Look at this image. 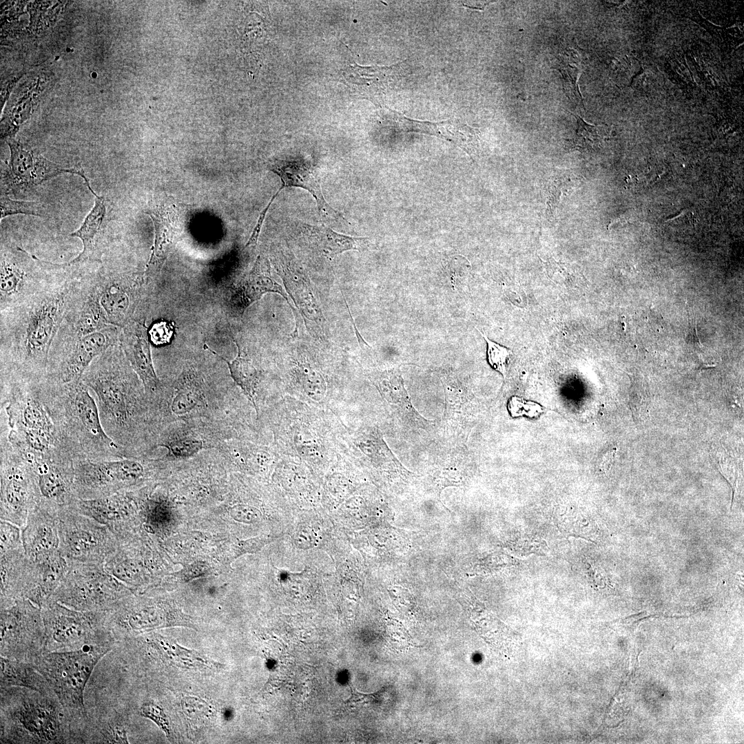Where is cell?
<instances>
[{"label": "cell", "instance_id": "ee69618b", "mask_svg": "<svg viewBox=\"0 0 744 744\" xmlns=\"http://www.w3.org/2000/svg\"><path fill=\"white\" fill-rule=\"evenodd\" d=\"M231 516L236 521L252 524L258 521L261 516L260 511L247 505H236L230 510Z\"/></svg>", "mask_w": 744, "mask_h": 744}, {"label": "cell", "instance_id": "5b68a950", "mask_svg": "<svg viewBox=\"0 0 744 744\" xmlns=\"http://www.w3.org/2000/svg\"><path fill=\"white\" fill-rule=\"evenodd\" d=\"M111 650L107 647L91 646L72 651L45 652L32 663L65 710L75 743H79L87 717L86 685L96 665Z\"/></svg>", "mask_w": 744, "mask_h": 744}, {"label": "cell", "instance_id": "8992f818", "mask_svg": "<svg viewBox=\"0 0 744 744\" xmlns=\"http://www.w3.org/2000/svg\"><path fill=\"white\" fill-rule=\"evenodd\" d=\"M41 609L45 626L44 652L114 647L116 641L106 626L105 611L76 610L51 599Z\"/></svg>", "mask_w": 744, "mask_h": 744}, {"label": "cell", "instance_id": "d590c367", "mask_svg": "<svg viewBox=\"0 0 744 744\" xmlns=\"http://www.w3.org/2000/svg\"><path fill=\"white\" fill-rule=\"evenodd\" d=\"M630 406L632 417L637 422H643L649 415V396L641 382L636 380L632 383L630 393Z\"/></svg>", "mask_w": 744, "mask_h": 744}, {"label": "cell", "instance_id": "2e32d148", "mask_svg": "<svg viewBox=\"0 0 744 744\" xmlns=\"http://www.w3.org/2000/svg\"><path fill=\"white\" fill-rule=\"evenodd\" d=\"M36 257V256H35ZM40 264L31 269L10 254L2 252L0 271V311L14 305L37 292L52 273L48 261L36 257Z\"/></svg>", "mask_w": 744, "mask_h": 744}, {"label": "cell", "instance_id": "484cf974", "mask_svg": "<svg viewBox=\"0 0 744 744\" xmlns=\"http://www.w3.org/2000/svg\"><path fill=\"white\" fill-rule=\"evenodd\" d=\"M70 566V562L60 550L47 558L35 561L33 583L25 599L41 608L51 599Z\"/></svg>", "mask_w": 744, "mask_h": 744}, {"label": "cell", "instance_id": "7a4b0ae2", "mask_svg": "<svg viewBox=\"0 0 744 744\" xmlns=\"http://www.w3.org/2000/svg\"><path fill=\"white\" fill-rule=\"evenodd\" d=\"M41 392L52 418L75 461L126 457L124 451L105 433L96 400L82 379L59 384L44 378Z\"/></svg>", "mask_w": 744, "mask_h": 744}, {"label": "cell", "instance_id": "836d02e7", "mask_svg": "<svg viewBox=\"0 0 744 744\" xmlns=\"http://www.w3.org/2000/svg\"><path fill=\"white\" fill-rule=\"evenodd\" d=\"M0 219L6 216L15 214H25L39 217L45 215L43 206L34 201H24L14 200L4 194H1L0 199Z\"/></svg>", "mask_w": 744, "mask_h": 744}, {"label": "cell", "instance_id": "ab89813d", "mask_svg": "<svg viewBox=\"0 0 744 744\" xmlns=\"http://www.w3.org/2000/svg\"><path fill=\"white\" fill-rule=\"evenodd\" d=\"M569 185V180L564 178L557 179L549 186L546 199V214L548 217L552 218L555 215L563 194L561 190L568 189Z\"/></svg>", "mask_w": 744, "mask_h": 744}, {"label": "cell", "instance_id": "44dd1931", "mask_svg": "<svg viewBox=\"0 0 744 744\" xmlns=\"http://www.w3.org/2000/svg\"><path fill=\"white\" fill-rule=\"evenodd\" d=\"M0 608H6L25 599L34 574L35 562L24 549L0 552Z\"/></svg>", "mask_w": 744, "mask_h": 744}, {"label": "cell", "instance_id": "8fae6325", "mask_svg": "<svg viewBox=\"0 0 744 744\" xmlns=\"http://www.w3.org/2000/svg\"><path fill=\"white\" fill-rule=\"evenodd\" d=\"M120 327L105 328L77 338L54 339L50 348L45 379L65 384L82 379L90 364L120 340Z\"/></svg>", "mask_w": 744, "mask_h": 744}, {"label": "cell", "instance_id": "9c48e42d", "mask_svg": "<svg viewBox=\"0 0 744 744\" xmlns=\"http://www.w3.org/2000/svg\"><path fill=\"white\" fill-rule=\"evenodd\" d=\"M58 527L59 550L70 562L104 564L119 545L106 525L82 513L74 505L59 510Z\"/></svg>", "mask_w": 744, "mask_h": 744}, {"label": "cell", "instance_id": "d4e9b609", "mask_svg": "<svg viewBox=\"0 0 744 744\" xmlns=\"http://www.w3.org/2000/svg\"><path fill=\"white\" fill-rule=\"evenodd\" d=\"M268 292L281 295L291 307L294 315L296 314L286 291L272 278L268 260L259 255L252 269L242 278L238 285L233 300L238 311L242 314L251 304Z\"/></svg>", "mask_w": 744, "mask_h": 744}, {"label": "cell", "instance_id": "4316f807", "mask_svg": "<svg viewBox=\"0 0 744 744\" xmlns=\"http://www.w3.org/2000/svg\"><path fill=\"white\" fill-rule=\"evenodd\" d=\"M302 231L313 247L330 258L346 251L359 250L367 242V238L346 236L322 225H302Z\"/></svg>", "mask_w": 744, "mask_h": 744}, {"label": "cell", "instance_id": "83f0119b", "mask_svg": "<svg viewBox=\"0 0 744 744\" xmlns=\"http://www.w3.org/2000/svg\"><path fill=\"white\" fill-rule=\"evenodd\" d=\"M0 665V688L23 687L44 694L54 693L48 681L33 664L1 656Z\"/></svg>", "mask_w": 744, "mask_h": 744}, {"label": "cell", "instance_id": "f546056e", "mask_svg": "<svg viewBox=\"0 0 744 744\" xmlns=\"http://www.w3.org/2000/svg\"><path fill=\"white\" fill-rule=\"evenodd\" d=\"M400 65L391 67H360L351 66L353 72L358 76L356 84L359 92L371 101H378V97L385 92L397 76Z\"/></svg>", "mask_w": 744, "mask_h": 744}, {"label": "cell", "instance_id": "4dcf8cb0", "mask_svg": "<svg viewBox=\"0 0 744 744\" xmlns=\"http://www.w3.org/2000/svg\"><path fill=\"white\" fill-rule=\"evenodd\" d=\"M234 342L238 347V352L237 357L232 362H229L219 355L214 351L211 350L206 344H204V349L209 350L216 356L219 357L227 362L231 376L234 380L241 387L249 397H252L254 388L257 382V371L249 359L242 354L241 348L236 340H234Z\"/></svg>", "mask_w": 744, "mask_h": 744}, {"label": "cell", "instance_id": "7c38bea8", "mask_svg": "<svg viewBox=\"0 0 744 744\" xmlns=\"http://www.w3.org/2000/svg\"><path fill=\"white\" fill-rule=\"evenodd\" d=\"M0 654L33 663L44 652L45 626L40 607L27 599L1 609Z\"/></svg>", "mask_w": 744, "mask_h": 744}, {"label": "cell", "instance_id": "c3c4849f", "mask_svg": "<svg viewBox=\"0 0 744 744\" xmlns=\"http://www.w3.org/2000/svg\"><path fill=\"white\" fill-rule=\"evenodd\" d=\"M92 76H93L94 78H95V77H96V76H97V74H96V73H95V72H94V73H92Z\"/></svg>", "mask_w": 744, "mask_h": 744}, {"label": "cell", "instance_id": "f6af8a7d", "mask_svg": "<svg viewBox=\"0 0 744 744\" xmlns=\"http://www.w3.org/2000/svg\"><path fill=\"white\" fill-rule=\"evenodd\" d=\"M195 395L192 392L179 393L172 404L174 411L182 413L192 409L196 403Z\"/></svg>", "mask_w": 744, "mask_h": 744}, {"label": "cell", "instance_id": "3957f363", "mask_svg": "<svg viewBox=\"0 0 744 744\" xmlns=\"http://www.w3.org/2000/svg\"><path fill=\"white\" fill-rule=\"evenodd\" d=\"M120 342L110 347L87 367L82 380L94 393L107 435L125 452L142 416L138 385Z\"/></svg>", "mask_w": 744, "mask_h": 744}, {"label": "cell", "instance_id": "e575fe53", "mask_svg": "<svg viewBox=\"0 0 744 744\" xmlns=\"http://www.w3.org/2000/svg\"><path fill=\"white\" fill-rule=\"evenodd\" d=\"M478 331L487 344L486 355L489 365L505 378L512 351L509 348L491 340L484 333L479 330Z\"/></svg>", "mask_w": 744, "mask_h": 744}, {"label": "cell", "instance_id": "52a82bcc", "mask_svg": "<svg viewBox=\"0 0 744 744\" xmlns=\"http://www.w3.org/2000/svg\"><path fill=\"white\" fill-rule=\"evenodd\" d=\"M130 592L103 563L70 562L51 599L74 610L107 611Z\"/></svg>", "mask_w": 744, "mask_h": 744}, {"label": "cell", "instance_id": "60d3db41", "mask_svg": "<svg viewBox=\"0 0 744 744\" xmlns=\"http://www.w3.org/2000/svg\"><path fill=\"white\" fill-rule=\"evenodd\" d=\"M173 333L174 324L163 320L153 324L148 331L150 340L155 345L169 343Z\"/></svg>", "mask_w": 744, "mask_h": 744}, {"label": "cell", "instance_id": "ac0fdd59", "mask_svg": "<svg viewBox=\"0 0 744 744\" xmlns=\"http://www.w3.org/2000/svg\"><path fill=\"white\" fill-rule=\"evenodd\" d=\"M147 335L145 322L133 320L122 328L119 342L146 394L152 395L158 389L159 380L154 368Z\"/></svg>", "mask_w": 744, "mask_h": 744}, {"label": "cell", "instance_id": "bcb514c9", "mask_svg": "<svg viewBox=\"0 0 744 744\" xmlns=\"http://www.w3.org/2000/svg\"><path fill=\"white\" fill-rule=\"evenodd\" d=\"M351 690V698L346 701L347 705L351 706L357 705L360 703H367L368 702L374 699L375 694H364L357 692L351 685L350 686Z\"/></svg>", "mask_w": 744, "mask_h": 744}, {"label": "cell", "instance_id": "277c9868", "mask_svg": "<svg viewBox=\"0 0 744 744\" xmlns=\"http://www.w3.org/2000/svg\"><path fill=\"white\" fill-rule=\"evenodd\" d=\"M1 743H75L70 721L54 693L0 688Z\"/></svg>", "mask_w": 744, "mask_h": 744}, {"label": "cell", "instance_id": "ba28073f", "mask_svg": "<svg viewBox=\"0 0 744 744\" xmlns=\"http://www.w3.org/2000/svg\"><path fill=\"white\" fill-rule=\"evenodd\" d=\"M0 518L22 528L40 497L32 468L23 453L0 437Z\"/></svg>", "mask_w": 744, "mask_h": 744}, {"label": "cell", "instance_id": "5bb4252c", "mask_svg": "<svg viewBox=\"0 0 744 744\" xmlns=\"http://www.w3.org/2000/svg\"><path fill=\"white\" fill-rule=\"evenodd\" d=\"M24 456L35 475L40 497L39 505L59 512L76 504L79 499L74 490L73 459Z\"/></svg>", "mask_w": 744, "mask_h": 744}, {"label": "cell", "instance_id": "9a60e30c", "mask_svg": "<svg viewBox=\"0 0 744 744\" xmlns=\"http://www.w3.org/2000/svg\"><path fill=\"white\" fill-rule=\"evenodd\" d=\"M143 278L101 270L96 272L100 303L110 324L124 327L141 299Z\"/></svg>", "mask_w": 744, "mask_h": 744}, {"label": "cell", "instance_id": "b9f144b4", "mask_svg": "<svg viewBox=\"0 0 744 744\" xmlns=\"http://www.w3.org/2000/svg\"><path fill=\"white\" fill-rule=\"evenodd\" d=\"M176 456L192 455L203 448V442L191 439L176 440L164 445Z\"/></svg>", "mask_w": 744, "mask_h": 744}, {"label": "cell", "instance_id": "cb8c5ba5", "mask_svg": "<svg viewBox=\"0 0 744 744\" xmlns=\"http://www.w3.org/2000/svg\"><path fill=\"white\" fill-rule=\"evenodd\" d=\"M86 186L95 197L94 205L80 227L70 234V236L76 237L82 241L83 250L75 258L65 263L68 266L103 263L105 245L103 225L107 215L105 200L95 193L90 184Z\"/></svg>", "mask_w": 744, "mask_h": 744}, {"label": "cell", "instance_id": "d6986e66", "mask_svg": "<svg viewBox=\"0 0 744 744\" xmlns=\"http://www.w3.org/2000/svg\"><path fill=\"white\" fill-rule=\"evenodd\" d=\"M140 499L124 490L94 499H78L74 504L82 513L106 525L117 539L138 510Z\"/></svg>", "mask_w": 744, "mask_h": 744}, {"label": "cell", "instance_id": "d6a6232c", "mask_svg": "<svg viewBox=\"0 0 744 744\" xmlns=\"http://www.w3.org/2000/svg\"><path fill=\"white\" fill-rule=\"evenodd\" d=\"M558 528L563 533L585 539L592 537L595 531L593 521L576 513H557L555 518Z\"/></svg>", "mask_w": 744, "mask_h": 744}, {"label": "cell", "instance_id": "e0dca14e", "mask_svg": "<svg viewBox=\"0 0 744 744\" xmlns=\"http://www.w3.org/2000/svg\"><path fill=\"white\" fill-rule=\"evenodd\" d=\"M58 515L41 505L29 515L21 534L25 552L32 560L40 561L59 551Z\"/></svg>", "mask_w": 744, "mask_h": 744}, {"label": "cell", "instance_id": "4fadbf2b", "mask_svg": "<svg viewBox=\"0 0 744 744\" xmlns=\"http://www.w3.org/2000/svg\"><path fill=\"white\" fill-rule=\"evenodd\" d=\"M8 144L10 158L1 175V189L30 188L63 173L78 175L85 180V185L90 183L82 169L63 167L19 143L11 141Z\"/></svg>", "mask_w": 744, "mask_h": 744}, {"label": "cell", "instance_id": "f1b7e54d", "mask_svg": "<svg viewBox=\"0 0 744 744\" xmlns=\"http://www.w3.org/2000/svg\"><path fill=\"white\" fill-rule=\"evenodd\" d=\"M557 70L564 79V88L571 101L580 102L583 99L578 87V79L586 66V56L577 45L561 48L557 55Z\"/></svg>", "mask_w": 744, "mask_h": 744}, {"label": "cell", "instance_id": "1f68e13d", "mask_svg": "<svg viewBox=\"0 0 744 744\" xmlns=\"http://www.w3.org/2000/svg\"><path fill=\"white\" fill-rule=\"evenodd\" d=\"M577 121L575 136L567 141L569 149L581 152L591 151L601 146L603 137L601 126L587 123L581 116L575 115Z\"/></svg>", "mask_w": 744, "mask_h": 744}, {"label": "cell", "instance_id": "7bdbcfd3", "mask_svg": "<svg viewBox=\"0 0 744 744\" xmlns=\"http://www.w3.org/2000/svg\"><path fill=\"white\" fill-rule=\"evenodd\" d=\"M141 714L155 722L166 734H168V724L162 709L152 701H147L141 705Z\"/></svg>", "mask_w": 744, "mask_h": 744}, {"label": "cell", "instance_id": "8d00e7d4", "mask_svg": "<svg viewBox=\"0 0 744 744\" xmlns=\"http://www.w3.org/2000/svg\"><path fill=\"white\" fill-rule=\"evenodd\" d=\"M0 552L24 549L21 528L9 521L0 522Z\"/></svg>", "mask_w": 744, "mask_h": 744}, {"label": "cell", "instance_id": "603a6c76", "mask_svg": "<svg viewBox=\"0 0 744 744\" xmlns=\"http://www.w3.org/2000/svg\"><path fill=\"white\" fill-rule=\"evenodd\" d=\"M154 226V242L145 272L152 278L163 267L180 231V214L175 205L161 204L144 211Z\"/></svg>", "mask_w": 744, "mask_h": 744}, {"label": "cell", "instance_id": "6da1fadb", "mask_svg": "<svg viewBox=\"0 0 744 744\" xmlns=\"http://www.w3.org/2000/svg\"><path fill=\"white\" fill-rule=\"evenodd\" d=\"M49 264L52 273L37 292L0 311L1 374L24 380L45 376L51 346L83 268Z\"/></svg>", "mask_w": 744, "mask_h": 744}, {"label": "cell", "instance_id": "30bf717a", "mask_svg": "<svg viewBox=\"0 0 744 744\" xmlns=\"http://www.w3.org/2000/svg\"><path fill=\"white\" fill-rule=\"evenodd\" d=\"M145 461L133 458L74 462V490L80 499H94L123 491L150 475Z\"/></svg>", "mask_w": 744, "mask_h": 744}, {"label": "cell", "instance_id": "7dc6e473", "mask_svg": "<svg viewBox=\"0 0 744 744\" xmlns=\"http://www.w3.org/2000/svg\"><path fill=\"white\" fill-rule=\"evenodd\" d=\"M685 340H686V342H690L691 344L692 343H696V344H701V343L699 342V340L698 338V336H697L696 327H694V330H692V328L689 331V332L687 334Z\"/></svg>", "mask_w": 744, "mask_h": 744}, {"label": "cell", "instance_id": "ffe728a7", "mask_svg": "<svg viewBox=\"0 0 744 744\" xmlns=\"http://www.w3.org/2000/svg\"><path fill=\"white\" fill-rule=\"evenodd\" d=\"M393 126L400 132L433 135L452 142L469 154H475L479 145V132L460 122L448 119L441 122L416 121L391 111Z\"/></svg>", "mask_w": 744, "mask_h": 744}, {"label": "cell", "instance_id": "f35d334b", "mask_svg": "<svg viewBox=\"0 0 744 744\" xmlns=\"http://www.w3.org/2000/svg\"><path fill=\"white\" fill-rule=\"evenodd\" d=\"M508 411L513 417L522 415L537 417L544 411V408L537 403L527 402L518 396H513L508 403Z\"/></svg>", "mask_w": 744, "mask_h": 744}, {"label": "cell", "instance_id": "7402d4cb", "mask_svg": "<svg viewBox=\"0 0 744 744\" xmlns=\"http://www.w3.org/2000/svg\"><path fill=\"white\" fill-rule=\"evenodd\" d=\"M268 169L278 175L282 182L280 189L296 187L306 189L315 198L321 217L327 220H344L324 199L316 168L310 163L298 161H278Z\"/></svg>", "mask_w": 744, "mask_h": 744}, {"label": "cell", "instance_id": "74e56055", "mask_svg": "<svg viewBox=\"0 0 744 744\" xmlns=\"http://www.w3.org/2000/svg\"><path fill=\"white\" fill-rule=\"evenodd\" d=\"M302 385L307 395L312 400L321 401L326 393V384L322 376L315 371L306 369L302 376Z\"/></svg>", "mask_w": 744, "mask_h": 744}]
</instances>
